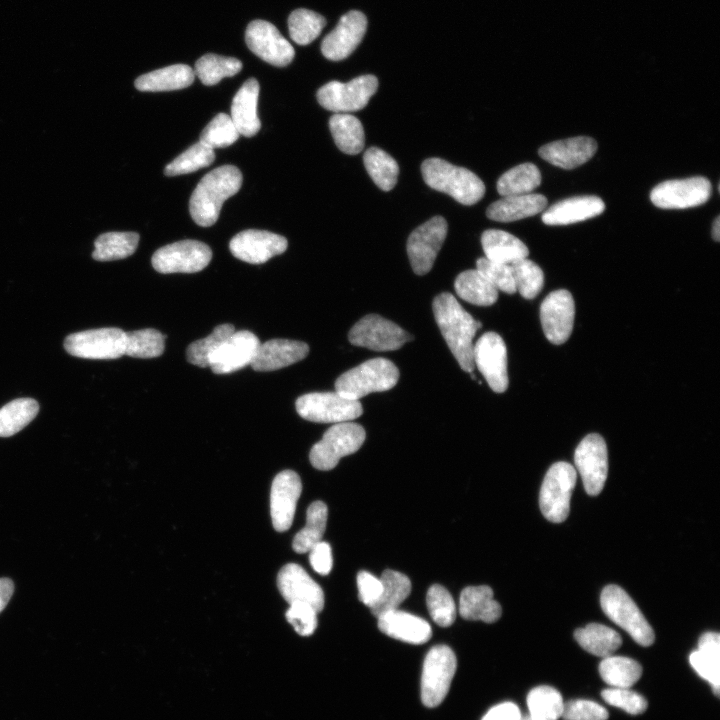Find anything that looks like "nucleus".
<instances>
[{
	"instance_id": "1",
	"label": "nucleus",
	"mask_w": 720,
	"mask_h": 720,
	"mask_svg": "<svg viewBox=\"0 0 720 720\" xmlns=\"http://www.w3.org/2000/svg\"><path fill=\"white\" fill-rule=\"evenodd\" d=\"M435 321L462 370L472 372L473 338L482 324L476 321L448 292L437 295L432 304Z\"/></svg>"
},
{
	"instance_id": "2",
	"label": "nucleus",
	"mask_w": 720,
	"mask_h": 720,
	"mask_svg": "<svg viewBox=\"0 0 720 720\" xmlns=\"http://www.w3.org/2000/svg\"><path fill=\"white\" fill-rule=\"evenodd\" d=\"M242 173L233 165H224L207 173L192 192L189 211L194 222L202 227L213 225L223 203L235 195L242 185Z\"/></svg>"
},
{
	"instance_id": "3",
	"label": "nucleus",
	"mask_w": 720,
	"mask_h": 720,
	"mask_svg": "<svg viewBox=\"0 0 720 720\" xmlns=\"http://www.w3.org/2000/svg\"><path fill=\"white\" fill-rule=\"evenodd\" d=\"M421 172L429 187L450 195L463 205H473L484 196L485 185L476 174L441 158L424 160Z\"/></svg>"
},
{
	"instance_id": "4",
	"label": "nucleus",
	"mask_w": 720,
	"mask_h": 720,
	"mask_svg": "<svg viewBox=\"0 0 720 720\" xmlns=\"http://www.w3.org/2000/svg\"><path fill=\"white\" fill-rule=\"evenodd\" d=\"M398 379L396 365L386 358L378 357L341 374L335 381V390L345 398L359 400L372 392L393 388Z\"/></svg>"
},
{
	"instance_id": "5",
	"label": "nucleus",
	"mask_w": 720,
	"mask_h": 720,
	"mask_svg": "<svg viewBox=\"0 0 720 720\" xmlns=\"http://www.w3.org/2000/svg\"><path fill=\"white\" fill-rule=\"evenodd\" d=\"M365 437L364 428L357 423L351 421L335 423L311 448L310 462L318 470H331L342 457L359 450Z\"/></svg>"
},
{
	"instance_id": "6",
	"label": "nucleus",
	"mask_w": 720,
	"mask_h": 720,
	"mask_svg": "<svg viewBox=\"0 0 720 720\" xmlns=\"http://www.w3.org/2000/svg\"><path fill=\"white\" fill-rule=\"evenodd\" d=\"M603 612L638 644L650 646L654 632L632 598L617 585L606 586L600 596Z\"/></svg>"
},
{
	"instance_id": "7",
	"label": "nucleus",
	"mask_w": 720,
	"mask_h": 720,
	"mask_svg": "<svg viewBox=\"0 0 720 720\" xmlns=\"http://www.w3.org/2000/svg\"><path fill=\"white\" fill-rule=\"evenodd\" d=\"M576 478L575 468L564 461L556 462L548 469L540 489L539 506L550 522L560 523L568 517Z\"/></svg>"
},
{
	"instance_id": "8",
	"label": "nucleus",
	"mask_w": 720,
	"mask_h": 720,
	"mask_svg": "<svg viewBox=\"0 0 720 720\" xmlns=\"http://www.w3.org/2000/svg\"><path fill=\"white\" fill-rule=\"evenodd\" d=\"M295 406L303 419L316 423L348 422L363 413L358 400L345 398L336 391L304 394L297 398Z\"/></svg>"
},
{
	"instance_id": "9",
	"label": "nucleus",
	"mask_w": 720,
	"mask_h": 720,
	"mask_svg": "<svg viewBox=\"0 0 720 720\" xmlns=\"http://www.w3.org/2000/svg\"><path fill=\"white\" fill-rule=\"evenodd\" d=\"M457 667L454 652L446 645L432 647L426 655L421 677V699L436 707L446 697Z\"/></svg>"
},
{
	"instance_id": "10",
	"label": "nucleus",
	"mask_w": 720,
	"mask_h": 720,
	"mask_svg": "<svg viewBox=\"0 0 720 720\" xmlns=\"http://www.w3.org/2000/svg\"><path fill=\"white\" fill-rule=\"evenodd\" d=\"M126 332L116 327L72 333L64 341L66 351L85 359H116L125 354Z\"/></svg>"
},
{
	"instance_id": "11",
	"label": "nucleus",
	"mask_w": 720,
	"mask_h": 720,
	"mask_svg": "<svg viewBox=\"0 0 720 720\" xmlns=\"http://www.w3.org/2000/svg\"><path fill=\"white\" fill-rule=\"evenodd\" d=\"M378 88L374 75L358 76L347 83L331 81L317 91L319 104L336 113L363 109Z\"/></svg>"
},
{
	"instance_id": "12",
	"label": "nucleus",
	"mask_w": 720,
	"mask_h": 720,
	"mask_svg": "<svg viewBox=\"0 0 720 720\" xmlns=\"http://www.w3.org/2000/svg\"><path fill=\"white\" fill-rule=\"evenodd\" d=\"M348 339L355 346L374 351H393L414 337L396 323L377 314H368L353 325Z\"/></svg>"
},
{
	"instance_id": "13",
	"label": "nucleus",
	"mask_w": 720,
	"mask_h": 720,
	"mask_svg": "<svg viewBox=\"0 0 720 720\" xmlns=\"http://www.w3.org/2000/svg\"><path fill=\"white\" fill-rule=\"evenodd\" d=\"M208 245L197 240H181L155 251L151 258L153 268L162 274L195 273L211 261Z\"/></svg>"
},
{
	"instance_id": "14",
	"label": "nucleus",
	"mask_w": 720,
	"mask_h": 720,
	"mask_svg": "<svg viewBox=\"0 0 720 720\" xmlns=\"http://www.w3.org/2000/svg\"><path fill=\"white\" fill-rule=\"evenodd\" d=\"M711 194L710 181L702 176L668 180L650 193L651 202L662 209H684L705 203Z\"/></svg>"
},
{
	"instance_id": "15",
	"label": "nucleus",
	"mask_w": 720,
	"mask_h": 720,
	"mask_svg": "<svg viewBox=\"0 0 720 720\" xmlns=\"http://www.w3.org/2000/svg\"><path fill=\"white\" fill-rule=\"evenodd\" d=\"M447 222L442 216H435L419 227L409 236L407 253L415 274H427L447 235Z\"/></svg>"
},
{
	"instance_id": "16",
	"label": "nucleus",
	"mask_w": 720,
	"mask_h": 720,
	"mask_svg": "<svg viewBox=\"0 0 720 720\" xmlns=\"http://www.w3.org/2000/svg\"><path fill=\"white\" fill-rule=\"evenodd\" d=\"M574 461L587 494L598 495L604 487L608 473V454L604 438L597 433L584 437L575 450Z\"/></svg>"
},
{
	"instance_id": "17",
	"label": "nucleus",
	"mask_w": 720,
	"mask_h": 720,
	"mask_svg": "<svg viewBox=\"0 0 720 720\" xmlns=\"http://www.w3.org/2000/svg\"><path fill=\"white\" fill-rule=\"evenodd\" d=\"M473 361L494 392L506 391L509 383L507 349L499 334L486 332L477 340L473 345Z\"/></svg>"
},
{
	"instance_id": "18",
	"label": "nucleus",
	"mask_w": 720,
	"mask_h": 720,
	"mask_svg": "<svg viewBox=\"0 0 720 720\" xmlns=\"http://www.w3.org/2000/svg\"><path fill=\"white\" fill-rule=\"evenodd\" d=\"M245 41L256 56L274 66H287L295 56L290 42L268 21L250 22L246 29Z\"/></svg>"
},
{
	"instance_id": "19",
	"label": "nucleus",
	"mask_w": 720,
	"mask_h": 720,
	"mask_svg": "<svg viewBox=\"0 0 720 720\" xmlns=\"http://www.w3.org/2000/svg\"><path fill=\"white\" fill-rule=\"evenodd\" d=\"M574 316V300L568 290L549 293L540 307V321L546 338L556 345L567 341L573 330Z\"/></svg>"
},
{
	"instance_id": "20",
	"label": "nucleus",
	"mask_w": 720,
	"mask_h": 720,
	"mask_svg": "<svg viewBox=\"0 0 720 720\" xmlns=\"http://www.w3.org/2000/svg\"><path fill=\"white\" fill-rule=\"evenodd\" d=\"M287 239L281 235L248 229L236 234L229 243L234 257L250 264H262L287 249Z\"/></svg>"
},
{
	"instance_id": "21",
	"label": "nucleus",
	"mask_w": 720,
	"mask_h": 720,
	"mask_svg": "<svg viewBox=\"0 0 720 720\" xmlns=\"http://www.w3.org/2000/svg\"><path fill=\"white\" fill-rule=\"evenodd\" d=\"M259 344L258 337L248 330L234 332L209 357L208 367L215 374L240 370L251 364Z\"/></svg>"
},
{
	"instance_id": "22",
	"label": "nucleus",
	"mask_w": 720,
	"mask_h": 720,
	"mask_svg": "<svg viewBox=\"0 0 720 720\" xmlns=\"http://www.w3.org/2000/svg\"><path fill=\"white\" fill-rule=\"evenodd\" d=\"M302 483L299 475L284 470L276 475L271 486L270 511L275 530L284 532L293 522Z\"/></svg>"
},
{
	"instance_id": "23",
	"label": "nucleus",
	"mask_w": 720,
	"mask_h": 720,
	"mask_svg": "<svg viewBox=\"0 0 720 720\" xmlns=\"http://www.w3.org/2000/svg\"><path fill=\"white\" fill-rule=\"evenodd\" d=\"M366 27L367 20L362 12L349 11L340 18L337 26L323 39L322 54L332 61L347 58L360 44Z\"/></svg>"
},
{
	"instance_id": "24",
	"label": "nucleus",
	"mask_w": 720,
	"mask_h": 720,
	"mask_svg": "<svg viewBox=\"0 0 720 720\" xmlns=\"http://www.w3.org/2000/svg\"><path fill=\"white\" fill-rule=\"evenodd\" d=\"M277 586L282 597L289 603L303 602L317 613L324 607V593L321 587L298 564L283 566L277 576Z\"/></svg>"
},
{
	"instance_id": "25",
	"label": "nucleus",
	"mask_w": 720,
	"mask_h": 720,
	"mask_svg": "<svg viewBox=\"0 0 720 720\" xmlns=\"http://www.w3.org/2000/svg\"><path fill=\"white\" fill-rule=\"evenodd\" d=\"M597 142L587 136L550 142L539 148V156L563 169H573L586 163L596 152Z\"/></svg>"
},
{
	"instance_id": "26",
	"label": "nucleus",
	"mask_w": 720,
	"mask_h": 720,
	"mask_svg": "<svg viewBox=\"0 0 720 720\" xmlns=\"http://www.w3.org/2000/svg\"><path fill=\"white\" fill-rule=\"evenodd\" d=\"M308 353L309 346L305 342L272 339L259 344L250 365L255 371H274L299 362Z\"/></svg>"
},
{
	"instance_id": "27",
	"label": "nucleus",
	"mask_w": 720,
	"mask_h": 720,
	"mask_svg": "<svg viewBox=\"0 0 720 720\" xmlns=\"http://www.w3.org/2000/svg\"><path fill=\"white\" fill-rule=\"evenodd\" d=\"M605 209L603 200L594 195L575 196L561 200L542 215L546 225H567L593 218Z\"/></svg>"
},
{
	"instance_id": "28",
	"label": "nucleus",
	"mask_w": 720,
	"mask_h": 720,
	"mask_svg": "<svg viewBox=\"0 0 720 720\" xmlns=\"http://www.w3.org/2000/svg\"><path fill=\"white\" fill-rule=\"evenodd\" d=\"M378 618V628L384 634L410 644H423L432 636L427 621L398 609L386 612Z\"/></svg>"
},
{
	"instance_id": "29",
	"label": "nucleus",
	"mask_w": 720,
	"mask_h": 720,
	"mask_svg": "<svg viewBox=\"0 0 720 720\" xmlns=\"http://www.w3.org/2000/svg\"><path fill=\"white\" fill-rule=\"evenodd\" d=\"M259 89L255 78L247 79L232 100L230 117L240 135L245 137L256 135L261 128L257 115Z\"/></svg>"
},
{
	"instance_id": "30",
	"label": "nucleus",
	"mask_w": 720,
	"mask_h": 720,
	"mask_svg": "<svg viewBox=\"0 0 720 720\" xmlns=\"http://www.w3.org/2000/svg\"><path fill=\"white\" fill-rule=\"evenodd\" d=\"M689 662L695 672L711 686L716 696L720 690V636L717 632L701 635L698 649L689 656Z\"/></svg>"
},
{
	"instance_id": "31",
	"label": "nucleus",
	"mask_w": 720,
	"mask_h": 720,
	"mask_svg": "<svg viewBox=\"0 0 720 720\" xmlns=\"http://www.w3.org/2000/svg\"><path fill=\"white\" fill-rule=\"evenodd\" d=\"M547 206V198L541 194L504 196L493 202L486 211L487 217L498 222H512L534 216Z\"/></svg>"
},
{
	"instance_id": "32",
	"label": "nucleus",
	"mask_w": 720,
	"mask_h": 720,
	"mask_svg": "<svg viewBox=\"0 0 720 720\" xmlns=\"http://www.w3.org/2000/svg\"><path fill=\"white\" fill-rule=\"evenodd\" d=\"M459 613L466 620L493 623L500 618L502 609L489 586H468L460 594Z\"/></svg>"
},
{
	"instance_id": "33",
	"label": "nucleus",
	"mask_w": 720,
	"mask_h": 720,
	"mask_svg": "<svg viewBox=\"0 0 720 720\" xmlns=\"http://www.w3.org/2000/svg\"><path fill=\"white\" fill-rule=\"evenodd\" d=\"M481 244L488 260L509 264L527 258V246L514 235L498 229H488L482 233Z\"/></svg>"
},
{
	"instance_id": "34",
	"label": "nucleus",
	"mask_w": 720,
	"mask_h": 720,
	"mask_svg": "<svg viewBox=\"0 0 720 720\" xmlns=\"http://www.w3.org/2000/svg\"><path fill=\"white\" fill-rule=\"evenodd\" d=\"M195 73L186 64H174L139 76L135 87L139 91L159 92L179 90L194 82Z\"/></svg>"
},
{
	"instance_id": "35",
	"label": "nucleus",
	"mask_w": 720,
	"mask_h": 720,
	"mask_svg": "<svg viewBox=\"0 0 720 720\" xmlns=\"http://www.w3.org/2000/svg\"><path fill=\"white\" fill-rule=\"evenodd\" d=\"M578 644L590 654L608 657L620 647L621 636L614 629L599 623H590L574 632Z\"/></svg>"
},
{
	"instance_id": "36",
	"label": "nucleus",
	"mask_w": 720,
	"mask_h": 720,
	"mask_svg": "<svg viewBox=\"0 0 720 720\" xmlns=\"http://www.w3.org/2000/svg\"><path fill=\"white\" fill-rule=\"evenodd\" d=\"M329 128L336 146L344 153L355 155L362 151L365 135L360 120L349 113H335Z\"/></svg>"
},
{
	"instance_id": "37",
	"label": "nucleus",
	"mask_w": 720,
	"mask_h": 720,
	"mask_svg": "<svg viewBox=\"0 0 720 720\" xmlns=\"http://www.w3.org/2000/svg\"><path fill=\"white\" fill-rule=\"evenodd\" d=\"M457 295L477 306H490L498 299V290L477 270L461 272L455 279Z\"/></svg>"
},
{
	"instance_id": "38",
	"label": "nucleus",
	"mask_w": 720,
	"mask_h": 720,
	"mask_svg": "<svg viewBox=\"0 0 720 720\" xmlns=\"http://www.w3.org/2000/svg\"><path fill=\"white\" fill-rule=\"evenodd\" d=\"M382 593L377 602L370 607L375 617L396 610L399 605L409 596L411 582L409 578L397 571L387 569L381 577Z\"/></svg>"
},
{
	"instance_id": "39",
	"label": "nucleus",
	"mask_w": 720,
	"mask_h": 720,
	"mask_svg": "<svg viewBox=\"0 0 720 720\" xmlns=\"http://www.w3.org/2000/svg\"><path fill=\"white\" fill-rule=\"evenodd\" d=\"M136 232H107L99 235L94 242L93 259L114 261L131 256L138 246Z\"/></svg>"
},
{
	"instance_id": "40",
	"label": "nucleus",
	"mask_w": 720,
	"mask_h": 720,
	"mask_svg": "<svg viewBox=\"0 0 720 720\" xmlns=\"http://www.w3.org/2000/svg\"><path fill=\"white\" fill-rule=\"evenodd\" d=\"M601 678L611 687L630 688L642 675L641 665L625 656H608L599 664Z\"/></svg>"
},
{
	"instance_id": "41",
	"label": "nucleus",
	"mask_w": 720,
	"mask_h": 720,
	"mask_svg": "<svg viewBox=\"0 0 720 720\" xmlns=\"http://www.w3.org/2000/svg\"><path fill=\"white\" fill-rule=\"evenodd\" d=\"M541 183V173L533 163L519 164L504 174L497 181V191L504 196L529 194Z\"/></svg>"
},
{
	"instance_id": "42",
	"label": "nucleus",
	"mask_w": 720,
	"mask_h": 720,
	"mask_svg": "<svg viewBox=\"0 0 720 720\" xmlns=\"http://www.w3.org/2000/svg\"><path fill=\"white\" fill-rule=\"evenodd\" d=\"M328 510L322 501L310 504L306 514V525L295 535L292 547L297 553H306L322 541L326 529Z\"/></svg>"
},
{
	"instance_id": "43",
	"label": "nucleus",
	"mask_w": 720,
	"mask_h": 720,
	"mask_svg": "<svg viewBox=\"0 0 720 720\" xmlns=\"http://www.w3.org/2000/svg\"><path fill=\"white\" fill-rule=\"evenodd\" d=\"M39 404L32 398H18L0 408V437H10L26 427L37 415Z\"/></svg>"
},
{
	"instance_id": "44",
	"label": "nucleus",
	"mask_w": 720,
	"mask_h": 720,
	"mask_svg": "<svg viewBox=\"0 0 720 720\" xmlns=\"http://www.w3.org/2000/svg\"><path fill=\"white\" fill-rule=\"evenodd\" d=\"M531 720H558L562 716L564 701L558 690L551 686H537L527 695Z\"/></svg>"
},
{
	"instance_id": "45",
	"label": "nucleus",
	"mask_w": 720,
	"mask_h": 720,
	"mask_svg": "<svg viewBox=\"0 0 720 720\" xmlns=\"http://www.w3.org/2000/svg\"><path fill=\"white\" fill-rule=\"evenodd\" d=\"M364 166L374 183L383 191L394 188L399 167L397 162L387 152L370 147L363 156Z\"/></svg>"
},
{
	"instance_id": "46",
	"label": "nucleus",
	"mask_w": 720,
	"mask_h": 720,
	"mask_svg": "<svg viewBox=\"0 0 720 720\" xmlns=\"http://www.w3.org/2000/svg\"><path fill=\"white\" fill-rule=\"evenodd\" d=\"M241 69L242 63L237 58L209 53L196 61L194 73L204 85L212 86L224 77L236 75Z\"/></svg>"
},
{
	"instance_id": "47",
	"label": "nucleus",
	"mask_w": 720,
	"mask_h": 720,
	"mask_svg": "<svg viewBox=\"0 0 720 720\" xmlns=\"http://www.w3.org/2000/svg\"><path fill=\"white\" fill-rule=\"evenodd\" d=\"M165 335L153 328L126 333L125 354L135 358H155L163 354Z\"/></svg>"
},
{
	"instance_id": "48",
	"label": "nucleus",
	"mask_w": 720,
	"mask_h": 720,
	"mask_svg": "<svg viewBox=\"0 0 720 720\" xmlns=\"http://www.w3.org/2000/svg\"><path fill=\"white\" fill-rule=\"evenodd\" d=\"M326 20L320 14L308 9H296L288 18L291 39L299 45H307L321 33Z\"/></svg>"
},
{
	"instance_id": "49",
	"label": "nucleus",
	"mask_w": 720,
	"mask_h": 720,
	"mask_svg": "<svg viewBox=\"0 0 720 720\" xmlns=\"http://www.w3.org/2000/svg\"><path fill=\"white\" fill-rule=\"evenodd\" d=\"M214 159V150L199 141L169 163L164 169V174L166 176L188 174L211 165Z\"/></svg>"
},
{
	"instance_id": "50",
	"label": "nucleus",
	"mask_w": 720,
	"mask_h": 720,
	"mask_svg": "<svg viewBox=\"0 0 720 720\" xmlns=\"http://www.w3.org/2000/svg\"><path fill=\"white\" fill-rule=\"evenodd\" d=\"M235 332L232 324H221L203 339L192 342L186 349L187 361L198 367H208L209 357Z\"/></svg>"
},
{
	"instance_id": "51",
	"label": "nucleus",
	"mask_w": 720,
	"mask_h": 720,
	"mask_svg": "<svg viewBox=\"0 0 720 720\" xmlns=\"http://www.w3.org/2000/svg\"><path fill=\"white\" fill-rule=\"evenodd\" d=\"M516 291L525 299H533L544 284L542 269L528 258L518 260L511 265Z\"/></svg>"
},
{
	"instance_id": "52",
	"label": "nucleus",
	"mask_w": 720,
	"mask_h": 720,
	"mask_svg": "<svg viewBox=\"0 0 720 720\" xmlns=\"http://www.w3.org/2000/svg\"><path fill=\"white\" fill-rule=\"evenodd\" d=\"M239 136L231 117L226 113H219L202 130L200 142L214 150L232 145Z\"/></svg>"
},
{
	"instance_id": "53",
	"label": "nucleus",
	"mask_w": 720,
	"mask_h": 720,
	"mask_svg": "<svg viewBox=\"0 0 720 720\" xmlns=\"http://www.w3.org/2000/svg\"><path fill=\"white\" fill-rule=\"evenodd\" d=\"M426 604L433 621L442 627H448L456 619V605L453 597L443 586L432 585L426 595Z\"/></svg>"
},
{
	"instance_id": "54",
	"label": "nucleus",
	"mask_w": 720,
	"mask_h": 720,
	"mask_svg": "<svg viewBox=\"0 0 720 720\" xmlns=\"http://www.w3.org/2000/svg\"><path fill=\"white\" fill-rule=\"evenodd\" d=\"M476 269L497 289L508 294L516 292L511 266L481 257L476 261Z\"/></svg>"
},
{
	"instance_id": "55",
	"label": "nucleus",
	"mask_w": 720,
	"mask_h": 720,
	"mask_svg": "<svg viewBox=\"0 0 720 720\" xmlns=\"http://www.w3.org/2000/svg\"><path fill=\"white\" fill-rule=\"evenodd\" d=\"M603 700L609 705L618 707L629 714L643 713L647 708L645 698L629 688H607L601 693Z\"/></svg>"
},
{
	"instance_id": "56",
	"label": "nucleus",
	"mask_w": 720,
	"mask_h": 720,
	"mask_svg": "<svg viewBox=\"0 0 720 720\" xmlns=\"http://www.w3.org/2000/svg\"><path fill=\"white\" fill-rule=\"evenodd\" d=\"M289 605L290 607L285 615L287 621L299 635H312L318 624L317 612L310 605L303 602H294Z\"/></svg>"
},
{
	"instance_id": "57",
	"label": "nucleus",
	"mask_w": 720,
	"mask_h": 720,
	"mask_svg": "<svg viewBox=\"0 0 720 720\" xmlns=\"http://www.w3.org/2000/svg\"><path fill=\"white\" fill-rule=\"evenodd\" d=\"M607 710L600 704L584 699L571 700L564 703L562 718L564 720H606Z\"/></svg>"
},
{
	"instance_id": "58",
	"label": "nucleus",
	"mask_w": 720,
	"mask_h": 720,
	"mask_svg": "<svg viewBox=\"0 0 720 720\" xmlns=\"http://www.w3.org/2000/svg\"><path fill=\"white\" fill-rule=\"evenodd\" d=\"M357 586L359 599L369 608L377 602L383 588L380 578H377L367 571H361L358 573Z\"/></svg>"
},
{
	"instance_id": "59",
	"label": "nucleus",
	"mask_w": 720,
	"mask_h": 720,
	"mask_svg": "<svg viewBox=\"0 0 720 720\" xmlns=\"http://www.w3.org/2000/svg\"><path fill=\"white\" fill-rule=\"evenodd\" d=\"M309 559L312 568L321 575H327L331 571L333 559L331 547L328 543L320 541L309 551Z\"/></svg>"
},
{
	"instance_id": "60",
	"label": "nucleus",
	"mask_w": 720,
	"mask_h": 720,
	"mask_svg": "<svg viewBox=\"0 0 720 720\" xmlns=\"http://www.w3.org/2000/svg\"><path fill=\"white\" fill-rule=\"evenodd\" d=\"M521 717V711L515 703L503 702L492 707L482 720H520Z\"/></svg>"
},
{
	"instance_id": "61",
	"label": "nucleus",
	"mask_w": 720,
	"mask_h": 720,
	"mask_svg": "<svg viewBox=\"0 0 720 720\" xmlns=\"http://www.w3.org/2000/svg\"><path fill=\"white\" fill-rule=\"evenodd\" d=\"M14 592V583L9 578H0V612L8 604Z\"/></svg>"
},
{
	"instance_id": "62",
	"label": "nucleus",
	"mask_w": 720,
	"mask_h": 720,
	"mask_svg": "<svg viewBox=\"0 0 720 720\" xmlns=\"http://www.w3.org/2000/svg\"><path fill=\"white\" fill-rule=\"evenodd\" d=\"M712 236L715 241L720 240V217L717 216L712 226Z\"/></svg>"
},
{
	"instance_id": "63",
	"label": "nucleus",
	"mask_w": 720,
	"mask_h": 720,
	"mask_svg": "<svg viewBox=\"0 0 720 720\" xmlns=\"http://www.w3.org/2000/svg\"><path fill=\"white\" fill-rule=\"evenodd\" d=\"M520 720H531V719H530V717L527 715V716H522Z\"/></svg>"
}]
</instances>
